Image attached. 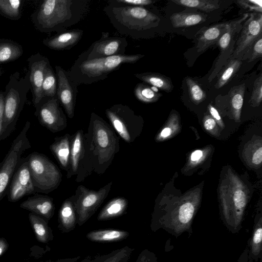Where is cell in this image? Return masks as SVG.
Listing matches in <instances>:
<instances>
[{
    "instance_id": "cell-1",
    "label": "cell",
    "mask_w": 262,
    "mask_h": 262,
    "mask_svg": "<svg viewBox=\"0 0 262 262\" xmlns=\"http://www.w3.org/2000/svg\"><path fill=\"white\" fill-rule=\"evenodd\" d=\"M119 139L114 131L100 117L91 114L89 133L84 134V151L77 179L84 178L94 170L105 172L119 150Z\"/></svg>"
},
{
    "instance_id": "cell-2",
    "label": "cell",
    "mask_w": 262,
    "mask_h": 262,
    "mask_svg": "<svg viewBox=\"0 0 262 262\" xmlns=\"http://www.w3.org/2000/svg\"><path fill=\"white\" fill-rule=\"evenodd\" d=\"M88 0H45L31 15L39 31L60 33L81 21L88 13Z\"/></svg>"
},
{
    "instance_id": "cell-3",
    "label": "cell",
    "mask_w": 262,
    "mask_h": 262,
    "mask_svg": "<svg viewBox=\"0 0 262 262\" xmlns=\"http://www.w3.org/2000/svg\"><path fill=\"white\" fill-rule=\"evenodd\" d=\"M104 11L115 29L133 39L142 37L146 31L157 27L160 17L144 7L131 6L109 1Z\"/></svg>"
},
{
    "instance_id": "cell-4",
    "label": "cell",
    "mask_w": 262,
    "mask_h": 262,
    "mask_svg": "<svg viewBox=\"0 0 262 262\" xmlns=\"http://www.w3.org/2000/svg\"><path fill=\"white\" fill-rule=\"evenodd\" d=\"M144 56L143 54L120 55L105 58H77L68 73L78 85L90 84L105 79L111 72L126 63H134Z\"/></svg>"
},
{
    "instance_id": "cell-5",
    "label": "cell",
    "mask_w": 262,
    "mask_h": 262,
    "mask_svg": "<svg viewBox=\"0 0 262 262\" xmlns=\"http://www.w3.org/2000/svg\"><path fill=\"white\" fill-rule=\"evenodd\" d=\"M30 90L28 71L24 77L20 76L19 72L11 75L4 91V117L1 141L9 137L15 130Z\"/></svg>"
},
{
    "instance_id": "cell-6",
    "label": "cell",
    "mask_w": 262,
    "mask_h": 262,
    "mask_svg": "<svg viewBox=\"0 0 262 262\" xmlns=\"http://www.w3.org/2000/svg\"><path fill=\"white\" fill-rule=\"evenodd\" d=\"M35 192L48 193L59 185L62 174L47 156L34 152L27 157Z\"/></svg>"
},
{
    "instance_id": "cell-7",
    "label": "cell",
    "mask_w": 262,
    "mask_h": 262,
    "mask_svg": "<svg viewBox=\"0 0 262 262\" xmlns=\"http://www.w3.org/2000/svg\"><path fill=\"white\" fill-rule=\"evenodd\" d=\"M30 122L27 121L22 129L13 141L11 146L0 164V202L5 196L12 176L21 161V156L31 148L27 133L30 127Z\"/></svg>"
},
{
    "instance_id": "cell-8",
    "label": "cell",
    "mask_w": 262,
    "mask_h": 262,
    "mask_svg": "<svg viewBox=\"0 0 262 262\" xmlns=\"http://www.w3.org/2000/svg\"><path fill=\"white\" fill-rule=\"evenodd\" d=\"M105 114L113 128L125 142H133L140 134L141 118L128 106L114 104L105 110Z\"/></svg>"
},
{
    "instance_id": "cell-9",
    "label": "cell",
    "mask_w": 262,
    "mask_h": 262,
    "mask_svg": "<svg viewBox=\"0 0 262 262\" xmlns=\"http://www.w3.org/2000/svg\"><path fill=\"white\" fill-rule=\"evenodd\" d=\"M112 185L110 182L98 190H90L82 185L70 198L75 211L77 223L83 224L97 211L108 194Z\"/></svg>"
},
{
    "instance_id": "cell-10",
    "label": "cell",
    "mask_w": 262,
    "mask_h": 262,
    "mask_svg": "<svg viewBox=\"0 0 262 262\" xmlns=\"http://www.w3.org/2000/svg\"><path fill=\"white\" fill-rule=\"evenodd\" d=\"M35 107V115L39 123L51 132H60L67 127V117L57 95L53 97H42Z\"/></svg>"
},
{
    "instance_id": "cell-11",
    "label": "cell",
    "mask_w": 262,
    "mask_h": 262,
    "mask_svg": "<svg viewBox=\"0 0 262 262\" xmlns=\"http://www.w3.org/2000/svg\"><path fill=\"white\" fill-rule=\"evenodd\" d=\"M128 42L126 38L119 36H108L107 33H102V36L96 41L78 58L92 59L124 55Z\"/></svg>"
},
{
    "instance_id": "cell-12",
    "label": "cell",
    "mask_w": 262,
    "mask_h": 262,
    "mask_svg": "<svg viewBox=\"0 0 262 262\" xmlns=\"http://www.w3.org/2000/svg\"><path fill=\"white\" fill-rule=\"evenodd\" d=\"M55 69L57 79V98L68 116L72 118L74 116L78 85L72 80L68 72L60 66L56 65Z\"/></svg>"
},
{
    "instance_id": "cell-13",
    "label": "cell",
    "mask_w": 262,
    "mask_h": 262,
    "mask_svg": "<svg viewBox=\"0 0 262 262\" xmlns=\"http://www.w3.org/2000/svg\"><path fill=\"white\" fill-rule=\"evenodd\" d=\"M35 188L31 179L27 158L22 159L11 180L7 191L8 200L15 202L32 194Z\"/></svg>"
},
{
    "instance_id": "cell-14",
    "label": "cell",
    "mask_w": 262,
    "mask_h": 262,
    "mask_svg": "<svg viewBox=\"0 0 262 262\" xmlns=\"http://www.w3.org/2000/svg\"><path fill=\"white\" fill-rule=\"evenodd\" d=\"M248 18L242 26L232 57L249 52L256 41L262 37L261 13H251Z\"/></svg>"
},
{
    "instance_id": "cell-15",
    "label": "cell",
    "mask_w": 262,
    "mask_h": 262,
    "mask_svg": "<svg viewBox=\"0 0 262 262\" xmlns=\"http://www.w3.org/2000/svg\"><path fill=\"white\" fill-rule=\"evenodd\" d=\"M28 63L32 102L35 107L43 97L42 85L46 70L50 63L47 57L39 53L31 55L28 58Z\"/></svg>"
},
{
    "instance_id": "cell-16",
    "label": "cell",
    "mask_w": 262,
    "mask_h": 262,
    "mask_svg": "<svg viewBox=\"0 0 262 262\" xmlns=\"http://www.w3.org/2000/svg\"><path fill=\"white\" fill-rule=\"evenodd\" d=\"M20 207L46 220H49L53 216L55 210L53 199L39 194L29 197L20 204Z\"/></svg>"
},
{
    "instance_id": "cell-17",
    "label": "cell",
    "mask_w": 262,
    "mask_h": 262,
    "mask_svg": "<svg viewBox=\"0 0 262 262\" xmlns=\"http://www.w3.org/2000/svg\"><path fill=\"white\" fill-rule=\"evenodd\" d=\"M83 34V31L79 29L67 30L44 39L42 43L54 50H70L80 41Z\"/></svg>"
},
{
    "instance_id": "cell-18",
    "label": "cell",
    "mask_w": 262,
    "mask_h": 262,
    "mask_svg": "<svg viewBox=\"0 0 262 262\" xmlns=\"http://www.w3.org/2000/svg\"><path fill=\"white\" fill-rule=\"evenodd\" d=\"M71 139L69 134L56 137L50 146L51 151L60 166L67 171L70 169Z\"/></svg>"
},
{
    "instance_id": "cell-19",
    "label": "cell",
    "mask_w": 262,
    "mask_h": 262,
    "mask_svg": "<svg viewBox=\"0 0 262 262\" xmlns=\"http://www.w3.org/2000/svg\"><path fill=\"white\" fill-rule=\"evenodd\" d=\"M84 134L82 130H78L72 137L71 141L70 169L67 178L77 174L79 163L84 151Z\"/></svg>"
},
{
    "instance_id": "cell-20",
    "label": "cell",
    "mask_w": 262,
    "mask_h": 262,
    "mask_svg": "<svg viewBox=\"0 0 262 262\" xmlns=\"http://www.w3.org/2000/svg\"><path fill=\"white\" fill-rule=\"evenodd\" d=\"M227 23H221L205 29L198 38V52L202 53L211 46L217 43L227 30Z\"/></svg>"
},
{
    "instance_id": "cell-21",
    "label": "cell",
    "mask_w": 262,
    "mask_h": 262,
    "mask_svg": "<svg viewBox=\"0 0 262 262\" xmlns=\"http://www.w3.org/2000/svg\"><path fill=\"white\" fill-rule=\"evenodd\" d=\"M128 206L127 200L123 197H118L111 200L102 209L97 220L99 221H107L117 217L124 213Z\"/></svg>"
},
{
    "instance_id": "cell-22",
    "label": "cell",
    "mask_w": 262,
    "mask_h": 262,
    "mask_svg": "<svg viewBox=\"0 0 262 262\" xmlns=\"http://www.w3.org/2000/svg\"><path fill=\"white\" fill-rule=\"evenodd\" d=\"M59 226L64 232L73 230L77 222L76 215L71 198L66 200L59 210Z\"/></svg>"
},
{
    "instance_id": "cell-23",
    "label": "cell",
    "mask_w": 262,
    "mask_h": 262,
    "mask_svg": "<svg viewBox=\"0 0 262 262\" xmlns=\"http://www.w3.org/2000/svg\"><path fill=\"white\" fill-rule=\"evenodd\" d=\"M134 76L144 82L166 92H171L173 85L171 79L161 74L154 72H145L135 74Z\"/></svg>"
},
{
    "instance_id": "cell-24",
    "label": "cell",
    "mask_w": 262,
    "mask_h": 262,
    "mask_svg": "<svg viewBox=\"0 0 262 262\" xmlns=\"http://www.w3.org/2000/svg\"><path fill=\"white\" fill-rule=\"evenodd\" d=\"M129 233L117 229H104L91 231L86 235L89 240L98 243H111L122 241L127 238Z\"/></svg>"
},
{
    "instance_id": "cell-25",
    "label": "cell",
    "mask_w": 262,
    "mask_h": 262,
    "mask_svg": "<svg viewBox=\"0 0 262 262\" xmlns=\"http://www.w3.org/2000/svg\"><path fill=\"white\" fill-rule=\"evenodd\" d=\"M23 54L22 46L11 39L0 38V63L14 61Z\"/></svg>"
},
{
    "instance_id": "cell-26",
    "label": "cell",
    "mask_w": 262,
    "mask_h": 262,
    "mask_svg": "<svg viewBox=\"0 0 262 262\" xmlns=\"http://www.w3.org/2000/svg\"><path fill=\"white\" fill-rule=\"evenodd\" d=\"M29 219L36 238L39 242L47 243L52 239L51 230L45 219L32 212L29 214Z\"/></svg>"
},
{
    "instance_id": "cell-27",
    "label": "cell",
    "mask_w": 262,
    "mask_h": 262,
    "mask_svg": "<svg viewBox=\"0 0 262 262\" xmlns=\"http://www.w3.org/2000/svg\"><path fill=\"white\" fill-rule=\"evenodd\" d=\"M206 19V15L196 13L178 12L170 17L172 27L177 28L194 26L204 22Z\"/></svg>"
},
{
    "instance_id": "cell-28",
    "label": "cell",
    "mask_w": 262,
    "mask_h": 262,
    "mask_svg": "<svg viewBox=\"0 0 262 262\" xmlns=\"http://www.w3.org/2000/svg\"><path fill=\"white\" fill-rule=\"evenodd\" d=\"M249 255L257 261L262 259V217L258 216L255 220L252 235L250 241Z\"/></svg>"
},
{
    "instance_id": "cell-29",
    "label": "cell",
    "mask_w": 262,
    "mask_h": 262,
    "mask_svg": "<svg viewBox=\"0 0 262 262\" xmlns=\"http://www.w3.org/2000/svg\"><path fill=\"white\" fill-rule=\"evenodd\" d=\"M249 16L248 13L244 14L242 17L235 20L227 23V30L217 42L221 52L226 50L230 45L232 38L242 28V23Z\"/></svg>"
},
{
    "instance_id": "cell-30",
    "label": "cell",
    "mask_w": 262,
    "mask_h": 262,
    "mask_svg": "<svg viewBox=\"0 0 262 262\" xmlns=\"http://www.w3.org/2000/svg\"><path fill=\"white\" fill-rule=\"evenodd\" d=\"M22 0H0V14L13 20L21 16Z\"/></svg>"
},
{
    "instance_id": "cell-31",
    "label": "cell",
    "mask_w": 262,
    "mask_h": 262,
    "mask_svg": "<svg viewBox=\"0 0 262 262\" xmlns=\"http://www.w3.org/2000/svg\"><path fill=\"white\" fill-rule=\"evenodd\" d=\"M245 90V84L243 83L232 87L229 92L231 110L236 118H239L240 116Z\"/></svg>"
},
{
    "instance_id": "cell-32",
    "label": "cell",
    "mask_w": 262,
    "mask_h": 262,
    "mask_svg": "<svg viewBox=\"0 0 262 262\" xmlns=\"http://www.w3.org/2000/svg\"><path fill=\"white\" fill-rule=\"evenodd\" d=\"M242 61L237 58L229 60L223 69L215 84V88L219 89L228 83L238 71Z\"/></svg>"
},
{
    "instance_id": "cell-33",
    "label": "cell",
    "mask_w": 262,
    "mask_h": 262,
    "mask_svg": "<svg viewBox=\"0 0 262 262\" xmlns=\"http://www.w3.org/2000/svg\"><path fill=\"white\" fill-rule=\"evenodd\" d=\"M134 93L138 100L146 103L156 102L162 96L161 93L154 90L153 87L142 83L136 85Z\"/></svg>"
},
{
    "instance_id": "cell-34",
    "label": "cell",
    "mask_w": 262,
    "mask_h": 262,
    "mask_svg": "<svg viewBox=\"0 0 262 262\" xmlns=\"http://www.w3.org/2000/svg\"><path fill=\"white\" fill-rule=\"evenodd\" d=\"M179 5L209 12L220 7L219 1L213 0H171Z\"/></svg>"
},
{
    "instance_id": "cell-35",
    "label": "cell",
    "mask_w": 262,
    "mask_h": 262,
    "mask_svg": "<svg viewBox=\"0 0 262 262\" xmlns=\"http://www.w3.org/2000/svg\"><path fill=\"white\" fill-rule=\"evenodd\" d=\"M57 86V77L50 64L46 70L42 83L43 96L53 97L56 96Z\"/></svg>"
},
{
    "instance_id": "cell-36",
    "label": "cell",
    "mask_w": 262,
    "mask_h": 262,
    "mask_svg": "<svg viewBox=\"0 0 262 262\" xmlns=\"http://www.w3.org/2000/svg\"><path fill=\"white\" fill-rule=\"evenodd\" d=\"M186 83L188 89L191 100L195 104H198L206 98V92L201 88L198 82L190 77L186 78Z\"/></svg>"
},
{
    "instance_id": "cell-37",
    "label": "cell",
    "mask_w": 262,
    "mask_h": 262,
    "mask_svg": "<svg viewBox=\"0 0 262 262\" xmlns=\"http://www.w3.org/2000/svg\"><path fill=\"white\" fill-rule=\"evenodd\" d=\"M262 100V74L254 82L253 90L250 99V102L253 106H258Z\"/></svg>"
},
{
    "instance_id": "cell-38",
    "label": "cell",
    "mask_w": 262,
    "mask_h": 262,
    "mask_svg": "<svg viewBox=\"0 0 262 262\" xmlns=\"http://www.w3.org/2000/svg\"><path fill=\"white\" fill-rule=\"evenodd\" d=\"M133 249L127 247L123 248L116 251L111 256L103 262H121L128 258Z\"/></svg>"
},
{
    "instance_id": "cell-39",
    "label": "cell",
    "mask_w": 262,
    "mask_h": 262,
    "mask_svg": "<svg viewBox=\"0 0 262 262\" xmlns=\"http://www.w3.org/2000/svg\"><path fill=\"white\" fill-rule=\"evenodd\" d=\"M238 4L245 9L254 13H261L262 7L257 1L250 0H241L237 1Z\"/></svg>"
},
{
    "instance_id": "cell-40",
    "label": "cell",
    "mask_w": 262,
    "mask_h": 262,
    "mask_svg": "<svg viewBox=\"0 0 262 262\" xmlns=\"http://www.w3.org/2000/svg\"><path fill=\"white\" fill-rule=\"evenodd\" d=\"M114 1L124 5L139 7L149 6L154 3L151 0H115Z\"/></svg>"
},
{
    "instance_id": "cell-41",
    "label": "cell",
    "mask_w": 262,
    "mask_h": 262,
    "mask_svg": "<svg viewBox=\"0 0 262 262\" xmlns=\"http://www.w3.org/2000/svg\"><path fill=\"white\" fill-rule=\"evenodd\" d=\"M251 56L248 62H252L262 56V37L258 39L254 43Z\"/></svg>"
},
{
    "instance_id": "cell-42",
    "label": "cell",
    "mask_w": 262,
    "mask_h": 262,
    "mask_svg": "<svg viewBox=\"0 0 262 262\" xmlns=\"http://www.w3.org/2000/svg\"><path fill=\"white\" fill-rule=\"evenodd\" d=\"M136 262H157V258L154 253L146 249L140 253Z\"/></svg>"
},
{
    "instance_id": "cell-43",
    "label": "cell",
    "mask_w": 262,
    "mask_h": 262,
    "mask_svg": "<svg viewBox=\"0 0 262 262\" xmlns=\"http://www.w3.org/2000/svg\"><path fill=\"white\" fill-rule=\"evenodd\" d=\"M253 150L251 154V162L255 165H259L262 161V148L261 145H258L255 147H253Z\"/></svg>"
},
{
    "instance_id": "cell-44",
    "label": "cell",
    "mask_w": 262,
    "mask_h": 262,
    "mask_svg": "<svg viewBox=\"0 0 262 262\" xmlns=\"http://www.w3.org/2000/svg\"><path fill=\"white\" fill-rule=\"evenodd\" d=\"M4 92L0 91V141L2 135L4 117Z\"/></svg>"
},
{
    "instance_id": "cell-45",
    "label": "cell",
    "mask_w": 262,
    "mask_h": 262,
    "mask_svg": "<svg viewBox=\"0 0 262 262\" xmlns=\"http://www.w3.org/2000/svg\"><path fill=\"white\" fill-rule=\"evenodd\" d=\"M237 262H253V259L249 255V251L248 248L244 250Z\"/></svg>"
},
{
    "instance_id": "cell-46",
    "label": "cell",
    "mask_w": 262,
    "mask_h": 262,
    "mask_svg": "<svg viewBox=\"0 0 262 262\" xmlns=\"http://www.w3.org/2000/svg\"><path fill=\"white\" fill-rule=\"evenodd\" d=\"M215 120L210 116H207L204 122L205 128L207 130H211L215 127Z\"/></svg>"
},
{
    "instance_id": "cell-47",
    "label": "cell",
    "mask_w": 262,
    "mask_h": 262,
    "mask_svg": "<svg viewBox=\"0 0 262 262\" xmlns=\"http://www.w3.org/2000/svg\"><path fill=\"white\" fill-rule=\"evenodd\" d=\"M8 247L7 240L3 237L0 238V256L7 251Z\"/></svg>"
},
{
    "instance_id": "cell-48",
    "label": "cell",
    "mask_w": 262,
    "mask_h": 262,
    "mask_svg": "<svg viewBox=\"0 0 262 262\" xmlns=\"http://www.w3.org/2000/svg\"><path fill=\"white\" fill-rule=\"evenodd\" d=\"M209 110L212 117L217 121H221V118L216 110L212 105H208Z\"/></svg>"
},
{
    "instance_id": "cell-49",
    "label": "cell",
    "mask_w": 262,
    "mask_h": 262,
    "mask_svg": "<svg viewBox=\"0 0 262 262\" xmlns=\"http://www.w3.org/2000/svg\"><path fill=\"white\" fill-rule=\"evenodd\" d=\"M202 151L200 150H195L192 152L191 156V160L195 161L199 160L202 156Z\"/></svg>"
},
{
    "instance_id": "cell-50",
    "label": "cell",
    "mask_w": 262,
    "mask_h": 262,
    "mask_svg": "<svg viewBox=\"0 0 262 262\" xmlns=\"http://www.w3.org/2000/svg\"><path fill=\"white\" fill-rule=\"evenodd\" d=\"M171 133V130L170 128H164L160 133V137L162 138H166L168 137Z\"/></svg>"
},
{
    "instance_id": "cell-51",
    "label": "cell",
    "mask_w": 262,
    "mask_h": 262,
    "mask_svg": "<svg viewBox=\"0 0 262 262\" xmlns=\"http://www.w3.org/2000/svg\"><path fill=\"white\" fill-rule=\"evenodd\" d=\"M2 74V72L1 69H0V76Z\"/></svg>"
}]
</instances>
